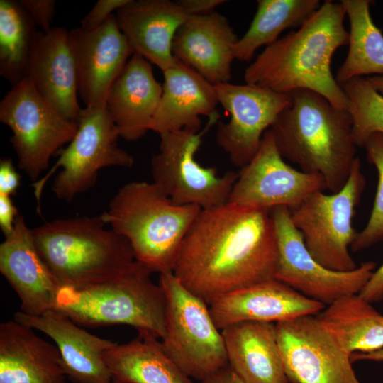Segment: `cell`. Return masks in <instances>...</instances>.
<instances>
[{
	"label": "cell",
	"instance_id": "cell-42",
	"mask_svg": "<svg viewBox=\"0 0 383 383\" xmlns=\"http://www.w3.org/2000/svg\"><path fill=\"white\" fill-rule=\"evenodd\" d=\"M367 78L374 88L383 95V75H373Z\"/></svg>",
	"mask_w": 383,
	"mask_h": 383
},
{
	"label": "cell",
	"instance_id": "cell-35",
	"mask_svg": "<svg viewBox=\"0 0 383 383\" xmlns=\"http://www.w3.org/2000/svg\"><path fill=\"white\" fill-rule=\"evenodd\" d=\"M21 5L29 13L36 26L43 32L50 30L55 12V0H21Z\"/></svg>",
	"mask_w": 383,
	"mask_h": 383
},
{
	"label": "cell",
	"instance_id": "cell-29",
	"mask_svg": "<svg viewBox=\"0 0 383 383\" xmlns=\"http://www.w3.org/2000/svg\"><path fill=\"white\" fill-rule=\"evenodd\" d=\"M350 23L348 55L335 79L343 86L364 75H383V34L370 13V0H341Z\"/></svg>",
	"mask_w": 383,
	"mask_h": 383
},
{
	"label": "cell",
	"instance_id": "cell-18",
	"mask_svg": "<svg viewBox=\"0 0 383 383\" xmlns=\"http://www.w3.org/2000/svg\"><path fill=\"white\" fill-rule=\"evenodd\" d=\"M219 330L246 321L278 323L316 316L325 305L272 279L224 295L209 305Z\"/></svg>",
	"mask_w": 383,
	"mask_h": 383
},
{
	"label": "cell",
	"instance_id": "cell-33",
	"mask_svg": "<svg viewBox=\"0 0 383 383\" xmlns=\"http://www.w3.org/2000/svg\"><path fill=\"white\" fill-rule=\"evenodd\" d=\"M363 147L367 161L377 169L378 182L369 220L365 228L357 232L350 245L353 252L365 250L383 240V134L374 133Z\"/></svg>",
	"mask_w": 383,
	"mask_h": 383
},
{
	"label": "cell",
	"instance_id": "cell-40",
	"mask_svg": "<svg viewBox=\"0 0 383 383\" xmlns=\"http://www.w3.org/2000/svg\"><path fill=\"white\" fill-rule=\"evenodd\" d=\"M199 383H246L228 364Z\"/></svg>",
	"mask_w": 383,
	"mask_h": 383
},
{
	"label": "cell",
	"instance_id": "cell-39",
	"mask_svg": "<svg viewBox=\"0 0 383 383\" xmlns=\"http://www.w3.org/2000/svg\"><path fill=\"white\" fill-rule=\"evenodd\" d=\"M177 2L189 16H202L214 12L224 0H178Z\"/></svg>",
	"mask_w": 383,
	"mask_h": 383
},
{
	"label": "cell",
	"instance_id": "cell-21",
	"mask_svg": "<svg viewBox=\"0 0 383 383\" xmlns=\"http://www.w3.org/2000/svg\"><path fill=\"white\" fill-rule=\"evenodd\" d=\"M238 40L226 17L214 11L190 16L177 29L172 50L177 60L216 85L231 79Z\"/></svg>",
	"mask_w": 383,
	"mask_h": 383
},
{
	"label": "cell",
	"instance_id": "cell-10",
	"mask_svg": "<svg viewBox=\"0 0 383 383\" xmlns=\"http://www.w3.org/2000/svg\"><path fill=\"white\" fill-rule=\"evenodd\" d=\"M218 118L216 111L199 131L184 128L159 135L160 150L151 159L152 182L174 203L207 209L228 202L238 172L218 177L214 167L195 160L204 135Z\"/></svg>",
	"mask_w": 383,
	"mask_h": 383
},
{
	"label": "cell",
	"instance_id": "cell-1",
	"mask_svg": "<svg viewBox=\"0 0 383 383\" xmlns=\"http://www.w3.org/2000/svg\"><path fill=\"white\" fill-rule=\"evenodd\" d=\"M277 241L270 211L226 202L201 209L173 270L208 305L228 294L275 279Z\"/></svg>",
	"mask_w": 383,
	"mask_h": 383
},
{
	"label": "cell",
	"instance_id": "cell-32",
	"mask_svg": "<svg viewBox=\"0 0 383 383\" xmlns=\"http://www.w3.org/2000/svg\"><path fill=\"white\" fill-rule=\"evenodd\" d=\"M342 87L348 101L355 142L363 147L374 133L383 134V95L367 78L352 79Z\"/></svg>",
	"mask_w": 383,
	"mask_h": 383
},
{
	"label": "cell",
	"instance_id": "cell-24",
	"mask_svg": "<svg viewBox=\"0 0 383 383\" xmlns=\"http://www.w3.org/2000/svg\"><path fill=\"white\" fill-rule=\"evenodd\" d=\"M55 344L16 320L0 324V383H67Z\"/></svg>",
	"mask_w": 383,
	"mask_h": 383
},
{
	"label": "cell",
	"instance_id": "cell-20",
	"mask_svg": "<svg viewBox=\"0 0 383 383\" xmlns=\"http://www.w3.org/2000/svg\"><path fill=\"white\" fill-rule=\"evenodd\" d=\"M26 77L39 94L65 118L77 121L82 110L69 31L52 27L38 31L33 40Z\"/></svg>",
	"mask_w": 383,
	"mask_h": 383
},
{
	"label": "cell",
	"instance_id": "cell-12",
	"mask_svg": "<svg viewBox=\"0 0 383 383\" xmlns=\"http://www.w3.org/2000/svg\"><path fill=\"white\" fill-rule=\"evenodd\" d=\"M269 211L277 241L275 279L324 305L360 292L374 272V262H364L348 272L329 270L311 256L287 206L274 207Z\"/></svg>",
	"mask_w": 383,
	"mask_h": 383
},
{
	"label": "cell",
	"instance_id": "cell-38",
	"mask_svg": "<svg viewBox=\"0 0 383 383\" xmlns=\"http://www.w3.org/2000/svg\"><path fill=\"white\" fill-rule=\"evenodd\" d=\"M359 295L371 304L383 299V263L374 270Z\"/></svg>",
	"mask_w": 383,
	"mask_h": 383
},
{
	"label": "cell",
	"instance_id": "cell-13",
	"mask_svg": "<svg viewBox=\"0 0 383 383\" xmlns=\"http://www.w3.org/2000/svg\"><path fill=\"white\" fill-rule=\"evenodd\" d=\"M287 379L292 383H361L351 355L341 348L316 316L275 323Z\"/></svg>",
	"mask_w": 383,
	"mask_h": 383
},
{
	"label": "cell",
	"instance_id": "cell-41",
	"mask_svg": "<svg viewBox=\"0 0 383 383\" xmlns=\"http://www.w3.org/2000/svg\"><path fill=\"white\" fill-rule=\"evenodd\" d=\"M351 361L372 360L376 362L383 361V348L370 353L356 352L351 354Z\"/></svg>",
	"mask_w": 383,
	"mask_h": 383
},
{
	"label": "cell",
	"instance_id": "cell-22",
	"mask_svg": "<svg viewBox=\"0 0 383 383\" xmlns=\"http://www.w3.org/2000/svg\"><path fill=\"white\" fill-rule=\"evenodd\" d=\"M114 15L133 53L162 72L175 64L172 41L177 29L190 16L177 1L130 0Z\"/></svg>",
	"mask_w": 383,
	"mask_h": 383
},
{
	"label": "cell",
	"instance_id": "cell-3",
	"mask_svg": "<svg viewBox=\"0 0 383 383\" xmlns=\"http://www.w3.org/2000/svg\"><path fill=\"white\" fill-rule=\"evenodd\" d=\"M287 94L289 106L270 128L279 154L301 171L320 174L331 192H339L357 157L349 112L311 90Z\"/></svg>",
	"mask_w": 383,
	"mask_h": 383
},
{
	"label": "cell",
	"instance_id": "cell-5",
	"mask_svg": "<svg viewBox=\"0 0 383 383\" xmlns=\"http://www.w3.org/2000/svg\"><path fill=\"white\" fill-rule=\"evenodd\" d=\"M101 216L57 219L32 229L36 248L60 287L109 281L135 259L128 240L106 229Z\"/></svg>",
	"mask_w": 383,
	"mask_h": 383
},
{
	"label": "cell",
	"instance_id": "cell-9",
	"mask_svg": "<svg viewBox=\"0 0 383 383\" xmlns=\"http://www.w3.org/2000/svg\"><path fill=\"white\" fill-rule=\"evenodd\" d=\"M77 122L74 137L61 151L55 164L32 184L39 213L42 190L58 168L61 170L55 178L52 191L58 199L71 201L94 187L101 169L129 168L134 163L133 157L118 146L119 132L105 103L82 109Z\"/></svg>",
	"mask_w": 383,
	"mask_h": 383
},
{
	"label": "cell",
	"instance_id": "cell-27",
	"mask_svg": "<svg viewBox=\"0 0 383 383\" xmlns=\"http://www.w3.org/2000/svg\"><path fill=\"white\" fill-rule=\"evenodd\" d=\"M105 360L112 383H194L151 336L138 335L128 343H114Z\"/></svg>",
	"mask_w": 383,
	"mask_h": 383
},
{
	"label": "cell",
	"instance_id": "cell-19",
	"mask_svg": "<svg viewBox=\"0 0 383 383\" xmlns=\"http://www.w3.org/2000/svg\"><path fill=\"white\" fill-rule=\"evenodd\" d=\"M14 320L38 330L59 350L65 374L73 383H112L105 360L106 351L115 343L81 328L62 312L50 309L40 316L21 311Z\"/></svg>",
	"mask_w": 383,
	"mask_h": 383
},
{
	"label": "cell",
	"instance_id": "cell-8",
	"mask_svg": "<svg viewBox=\"0 0 383 383\" xmlns=\"http://www.w3.org/2000/svg\"><path fill=\"white\" fill-rule=\"evenodd\" d=\"M365 187L357 157L347 182L339 192L332 194L316 192L289 209L291 220L301 232L307 250L329 270L348 272L357 267L349 248L357 233L353 220Z\"/></svg>",
	"mask_w": 383,
	"mask_h": 383
},
{
	"label": "cell",
	"instance_id": "cell-28",
	"mask_svg": "<svg viewBox=\"0 0 383 383\" xmlns=\"http://www.w3.org/2000/svg\"><path fill=\"white\" fill-rule=\"evenodd\" d=\"M316 317L341 348L350 355L383 348V315L359 294L339 298Z\"/></svg>",
	"mask_w": 383,
	"mask_h": 383
},
{
	"label": "cell",
	"instance_id": "cell-4",
	"mask_svg": "<svg viewBox=\"0 0 383 383\" xmlns=\"http://www.w3.org/2000/svg\"><path fill=\"white\" fill-rule=\"evenodd\" d=\"M201 209L174 203L153 182L120 188L101 217L130 243L135 259L152 273L173 272L183 240Z\"/></svg>",
	"mask_w": 383,
	"mask_h": 383
},
{
	"label": "cell",
	"instance_id": "cell-7",
	"mask_svg": "<svg viewBox=\"0 0 383 383\" xmlns=\"http://www.w3.org/2000/svg\"><path fill=\"white\" fill-rule=\"evenodd\" d=\"M166 299L165 354L189 377L201 382L228 364L221 331L209 305L187 289L173 272L160 274Z\"/></svg>",
	"mask_w": 383,
	"mask_h": 383
},
{
	"label": "cell",
	"instance_id": "cell-37",
	"mask_svg": "<svg viewBox=\"0 0 383 383\" xmlns=\"http://www.w3.org/2000/svg\"><path fill=\"white\" fill-rule=\"evenodd\" d=\"M18 214L11 196L0 194V228L5 237L13 231Z\"/></svg>",
	"mask_w": 383,
	"mask_h": 383
},
{
	"label": "cell",
	"instance_id": "cell-25",
	"mask_svg": "<svg viewBox=\"0 0 383 383\" xmlns=\"http://www.w3.org/2000/svg\"><path fill=\"white\" fill-rule=\"evenodd\" d=\"M162 72V94L150 131L159 135L184 128L200 131V117L211 116L219 104L214 85L178 60Z\"/></svg>",
	"mask_w": 383,
	"mask_h": 383
},
{
	"label": "cell",
	"instance_id": "cell-31",
	"mask_svg": "<svg viewBox=\"0 0 383 383\" xmlns=\"http://www.w3.org/2000/svg\"><path fill=\"white\" fill-rule=\"evenodd\" d=\"M35 27L20 1H0V75L12 86L26 78Z\"/></svg>",
	"mask_w": 383,
	"mask_h": 383
},
{
	"label": "cell",
	"instance_id": "cell-16",
	"mask_svg": "<svg viewBox=\"0 0 383 383\" xmlns=\"http://www.w3.org/2000/svg\"><path fill=\"white\" fill-rule=\"evenodd\" d=\"M78 94L85 106L104 104L109 91L133 52L112 14L93 29L69 31Z\"/></svg>",
	"mask_w": 383,
	"mask_h": 383
},
{
	"label": "cell",
	"instance_id": "cell-11",
	"mask_svg": "<svg viewBox=\"0 0 383 383\" xmlns=\"http://www.w3.org/2000/svg\"><path fill=\"white\" fill-rule=\"evenodd\" d=\"M0 121L12 131L10 142L18 166L34 182L51 157L74 137L78 124L65 118L46 101L26 77L0 102Z\"/></svg>",
	"mask_w": 383,
	"mask_h": 383
},
{
	"label": "cell",
	"instance_id": "cell-26",
	"mask_svg": "<svg viewBox=\"0 0 383 383\" xmlns=\"http://www.w3.org/2000/svg\"><path fill=\"white\" fill-rule=\"evenodd\" d=\"M221 334L228 365L246 383H288L274 323L240 321Z\"/></svg>",
	"mask_w": 383,
	"mask_h": 383
},
{
	"label": "cell",
	"instance_id": "cell-6",
	"mask_svg": "<svg viewBox=\"0 0 383 383\" xmlns=\"http://www.w3.org/2000/svg\"><path fill=\"white\" fill-rule=\"evenodd\" d=\"M152 274L135 260L109 281L83 288L60 287L53 309L81 326L125 324L140 335L161 340L165 335L166 299L162 287L152 280Z\"/></svg>",
	"mask_w": 383,
	"mask_h": 383
},
{
	"label": "cell",
	"instance_id": "cell-17",
	"mask_svg": "<svg viewBox=\"0 0 383 383\" xmlns=\"http://www.w3.org/2000/svg\"><path fill=\"white\" fill-rule=\"evenodd\" d=\"M0 272L18 296L20 311L40 316L53 309L60 286L40 255L32 229L20 213L13 231L0 245Z\"/></svg>",
	"mask_w": 383,
	"mask_h": 383
},
{
	"label": "cell",
	"instance_id": "cell-36",
	"mask_svg": "<svg viewBox=\"0 0 383 383\" xmlns=\"http://www.w3.org/2000/svg\"><path fill=\"white\" fill-rule=\"evenodd\" d=\"M21 176L11 159L0 161V194L14 195L21 185Z\"/></svg>",
	"mask_w": 383,
	"mask_h": 383
},
{
	"label": "cell",
	"instance_id": "cell-2",
	"mask_svg": "<svg viewBox=\"0 0 383 383\" xmlns=\"http://www.w3.org/2000/svg\"><path fill=\"white\" fill-rule=\"evenodd\" d=\"M345 16L340 1H325L300 28L265 47L245 69L246 84L282 94L311 90L348 111L347 96L331 68L336 50L348 45Z\"/></svg>",
	"mask_w": 383,
	"mask_h": 383
},
{
	"label": "cell",
	"instance_id": "cell-30",
	"mask_svg": "<svg viewBox=\"0 0 383 383\" xmlns=\"http://www.w3.org/2000/svg\"><path fill=\"white\" fill-rule=\"evenodd\" d=\"M255 16L245 33L238 38L235 59L249 62L256 50L276 42L289 28H300L321 6L318 0H258Z\"/></svg>",
	"mask_w": 383,
	"mask_h": 383
},
{
	"label": "cell",
	"instance_id": "cell-15",
	"mask_svg": "<svg viewBox=\"0 0 383 383\" xmlns=\"http://www.w3.org/2000/svg\"><path fill=\"white\" fill-rule=\"evenodd\" d=\"M214 87L218 103L231 116L227 123H217L216 143L231 162L242 168L257 153L265 131L289 106V96L248 84Z\"/></svg>",
	"mask_w": 383,
	"mask_h": 383
},
{
	"label": "cell",
	"instance_id": "cell-23",
	"mask_svg": "<svg viewBox=\"0 0 383 383\" xmlns=\"http://www.w3.org/2000/svg\"><path fill=\"white\" fill-rule=\"evenodd\" d=\"M162 94L150 63L133 53L112 84L106 99L107 111L120 137L136 141L148 131Z\"/></svg>",
	"mask_w": 383,
	"mask_h": 383
},
{
	"label": "cell",
	"instance_id": "cell-34",
	"mask_svg": "<svg viewBox=\"0 0 383 383\" xmlns=\"http://www.w3.org/2000/svg\"><path fill=\"white\" fill-rule=\"evenodd\" d=\"M130 0H98L88 13L80 21L81 28L93 29L103 24L118 9Z\"/></svg>",
	"mask_w": 383,
	"mask_h": 383
},
{
	"label": "cell",
	"instance_id": "cell-14",
	"mask_svg": "<svg viewBox=\"0 0 383 383\" xmlns=\"http://www.w3.org/2000/svg\"><path fill=\"white\" fill-rule=\"evenodd\" d=\"M326 189L320 174L296 170L284 161L269 128L255 155L238 172L228 202L267 210L291 209L310 194Z\"/></svg>",
	"mask_w": 383,
	"mask_h": 383
}]
</instances>
